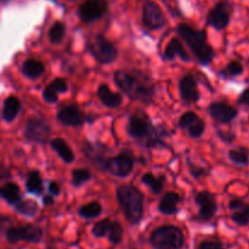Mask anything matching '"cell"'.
<instances>
[{
	"instance_id": "1",
	"label": "cell",
	"mask_w": 249,
	"mask_h": 249,
	"mask_svg": "<svg viewBox=\"0 0 249 249\" xmlns=\"http://www.w3.org/2000/svg\"><path fill=\"white\" fill-rule=\"evenodd\" d=\"M114 82L130 99L150 102L153 96V85L142 73H128L118 71L114 73Z\"/></svg>"
},
{
	"instance_id": "2",
	"label": "cell",
	"mask_w": 249,
	"mask_h": 249,
	"mask_svg": "<svg viewBox=\"0 0 249 249\" xmlns=\"http://www.w3.org/2000/svg\"><path fill=\"white\" fill-rule=\"evenodd\" d=\"M119 204L125 218L131 224H138L143 215V196L136 187L121 186L117 190Z\"/></svg>"
},
{
	"instance_id": "3",
	"label": "cell",
	"mask_w": 249,
	"mask_h": 249,
	"mask_svg": "<svg viewBox=\"0 0 249 249\" xmlns=\"http://www.w3.org/2000/svg\"><path fill=\"white\" fill-rule=\"evenodd\" d=\"M178 31L182 39L186 41L187 45L194 51L195 56L198 58L199 62L203 65H208L212 62L214 57V51L209 46L207 36L203 31H196L187 24H180Z\"/></svg>"
},
{
	"instance_id": "4",
	"label": "cell",
	"mask_w": 249,
	"mask_h": 249,
	"mask_svg": "<svg viewBox=\"0 0 249 249\" xmlns=\"http://www.w3.org/2000/svg\"><path fill=\"white\" fill-rule=\"evenodd\" d=\"M150 245L155 249H182L185 245L184 233L178 226H160L151 233Z\"/></svg>"
},
{
	"instance_id": "5",
	"label": "cell",
	"mask_w": 249,
	"mask_h": 249,
	"mask_svg": "<svg viewBox=\"0 0 249 249\" xmlns=\"http://www.w3.org/2000/svg\"><path fill=\"white\" fill-rule=\"evenodd\" d=\"M129 135L135 140L140 141L142 145L153 146L157 142V135L155 133L150 119L145 113L133 114L128 125Z\"/></svg>"
},
{
	"instance_id": "6",
	"label": "cell",
	"mask_w": 249,
	"mask_h": 249,
	"mask_svg": "<svg viewBox=\"0 0 249 249\" xmlns=\"http://www.w3.org/2000/svg\"><path fill=\"white\" fill-rule=\"evenodd\" d=\"M6 238L10 243H17L21 241L39 243L43 238V231L36 225L17 226V228H10L6 231Z\"/></svg>"
},
{
	"instance_id": "7",
	"label": "cell",
	"mask_w": 249,
	"mask_h": 249,
	"mask_svg": "<svg viewBox=\"0 0 249 249\" xmlns=\"http://www.w3.org/2000/svg\"><path fill=\"white\" fill-rule=\"evenodd\" d=\"M90 51L95 56L99 62L109 63L116 60L117 49L109 40H107L105 36H97L92 39L90 43Z\"/></svg>"
},
{
	"instance_id": "8",
	"label": "cell",
	"mask_w": 249,
	"mask_h": 249,
	"mask_svg": "<svg viewBox=\"0 0 249 249\" xmlns=\"http://www.w3.org/2000/svg\"><path fill=\"white\" fill-rule=\"evenodd\" d=\"M133 156L129 152H122L119 156L109 158V160L105 163V168H106L107 170H109L112 174L119 178L128 177L131 173V170H133Z\"/></svg>"
},
{
	"instance_id": "9",
	"label": "cell",
	"mask_w": 249,
	"mask_h": 249,
	"mask_svg": "<svg viewBox=\"0 0 249 249\" xmlns=\"http://www.w3.org/2000/svg\"><path fill=\"white\" fill-rule=\"evenodd\" d=\"M232 14V4L226 0L219 1L213 7L208 16V23L216 29H224L228 27Z\"/></svg>"
},
{
	"instance_id": "10",
	"label": "cell",
	"mask_w": 249,
	"mask_h": 249,
	"mask_svg": "<svg viewBox=\"0 0 249 249\" xmlns=\"http://www.w3.org/2000/svg\"><path fill=\"white\" fill-rule=\"evenodd\" d=\"M108 4L106 0H87L79 7V16L84 22H94L106 14Z\"/></svg>"
},
{
	"instance_id": "11",
	"label": "cell",
	"mask_w": 249,
	"mask_h": 249,
	"mask_svg": "<svg viewBox=\"0 0 249 249\" xmlns=\"http://www.w3.org/2000/svg\"><path fill=\"white\" fill-rule=\"evenodd\" d=\"M142 22L150 29H160V27L164 26V15L156 2L147 1L143 4Z\"/></svg>"
},
{
	"instance_id": "12",
	"label": "cell",
	"mask_w": 249,
	"mask_h": 249,
	"mask_svg": "<svg viewBox=\"0 0 249 249\" xmlns=\"http://www.w3.org/2000/svg\"><path fill=\"white\" fill-rule=\"evenodd\" d=\"M49 135H50V126L41 119L34 118L27 123L26 136L31 141L44 143L49 139Z\"/></svg>"
},
{
	"instance_id": "13",
	"label": "cell",
	"mask_w": 249,
	"mask_h": 249,
	"mask_svg": "<svg viewBox=\"0 0 249 249\" xmlns=\"http://www.w3.org/2000/svg\"><path fill=\"white\" fill-rule=\"evenodd\" d=\"M196 202L199 207L198 215L202 220H211L215 215L218 211V204L213 195L207 191L199 192L196 197Z\"/></svg>"
},
{
	"instance_id": "14",
	"label": "cell",
	"mask_w": 249,
	"mask_h": 249,
	"mask_svg": "<svg viewBox=\"0 0 249 249\" xmlns=\"http://www.w3.org/2000/svg\"><path fill=\"white\" fill-rule=\"evenodd\" d=\"M209 113L220 123H230L237 117V109L224 102H214L209 107Z\"/></svg>"
},
{
	"instance_id": "15",
	"label": "cell",
	"mask_w": 249,
	"mask_h": 249,
	"mask_svg": "<svg viewBox=\"0 0 249 249\" xmlns=\"http://www.w3.org/2000/svg\"><path fill=\"white\" fill-rule=\"evenodd\" d=\"M229 208L232 212L231 219L238 226H247L249 224V206L242 199H231Z\"/></svg>"
},
{
	"instance_id": "16",
	"label": "cell",
	"mask_w": 249,
	"mask_h": 249,
	"mask_svg": "<svg viewBox=\"0 0 249 249\" xmlns=\"http://www.w3.org/2000/svg\"><path fill=\"white\" fill-rule=\"evenodd\" d=\"M180 95L186 102H195L199 99L198 88L196 79L191 74H187L180 80Z\"/></svg>"
},
{
	"instance_id": "17",
	"label": "cell",
	"mask_w": 249,
	"mask_h": 249,
	"mask_svg": "<svg viewBox=\"0 0 249 249\" xmlns=\"http://www.w3.org/2000/svg\"><path fill=\"white\" fill-rule=\"evenodd\" d=\"M58 119L65 125L75 126L80 125L83 123L82 113H80L79 108L74 106V105H71V106H67L63 109H61L60 113H58Z\"/></svg>"
},
{
	"instance_id": "18",
	"label": "cell",
	"mask_w": 249,
	"mask_h": 249,
	"mask_svg": "<svg viewBox=\"0 0 249 249\" xmlns=\"http://www.w3.org/2000/svg\"><path fill=\"white\" fill-rule=\"evenodd\" d=\"M97 95H99V99L101 100L102 104L106 107H109V108H116V107L121 106L122 96L119 94H116V92H112L109 90V88L107 87L106 84H102L101 87L97 90Z\"/></svg>"
},
{
	"instance_id": "19",
	"label": "cell",
	"mask_w": 249,
	"mask_h": 249,
	"mask_svg": "<svg viewBox=\"0 0 249 249\" xmlns=\"http://www.w3.org/2000/svg\"><path fill=\"white\" fill-rule=\"evenodd\" d=\"M180 202V196L175 192H168L160 202V206H158V209H160V213L165 214V215H172V214H175L178 211V204Z\"/></svg>"
},
{
	"instance_id": "20",
	"label": "cell",
	"mask_w": 249,
	"mask_h": 249,
	"mask_svg": "<svg viewBox=\"0 0 249 249\" xmlns=\"http://www.w3.org/2000/svg\"><path fill=\"white\" fill-rule=\"evenodd\" d=\"M179 56L181 60L184 61H190V57H189V53L185 51L184 46H182V44L180 43L179 39L174 38L172 39V40L169 41V44H168V46L165 48V51H164V58L165 60H173V58L175 57V56Z\"/></svg>"
},
{
	"instance_id": "21",
	"label": "cell",
	"mask_w": 249,
	"mask_h": 249,
	"mask_svg": "<svg viewBox=\"0 0 249 249\" xmlns=\"http://www.w3.org/2000/svg\"><path fill=\"white\" fill-rule=\"evenodd\" d=\"M21 104L19 100L15 96H10L5 100L4 108H2V117L6 122H12L18 114Z\"/></svg>"
},
{
	"instance_id": "22",
	"label": "cell",
	"mask_w": 249,
	"mask_h": 249,
	"mask_svg": "<svg viewBox=\"0 0 249 249\" xmlns=\"http://www.w3.org/2000/svg\"><path fill=\"white\" fill-rule=\"evenodd\" d=\"M51 147L58 153V156H60L66 163H72L73 160H74V155H73L72 150H71V147L67 145V142H66L63 139H53V140L51 141Z\"/></svg>"
},
{
	"instance_id": "23",
	"label": "cell",
	"mask_w": 249,
	"mask_h": 249,
	"mask_svg": "<svg viewBox=\"0 0 249 249\" xmlns=\"http://www.w3.org/2000/svg\"><path fill=\"white\" fill-rule=\"evenodd\" d=\"M44 63L40 62V61H36V60H28L23 63V74L26 77L32 78V79H36V78L40 77L41 74L44 73Z\"/></svg>"
},
{
	"instance_id": "24",
	"label": "cell",
	"mask_w": 249,
	"mask_h": 249,
	"mask_svg": "<svg viewBox=\"0 0 249 249\" xmlns=\"http://www.w3.org/2000/svg\"><path fill=\"white\" fill-rule=\"evenodd\" d=\"M0 196L9 203L14 204L19 201V187L16 184H6L0 187Z\"/></svg>"
},
{
	"instance_id": "25",
	"label": "cell",
	"mask_w": 249,
	"mask_h": 249,
	"mask_svg": "<svg viewBox=\"0 0 249 249\" xmlns=\"http://www.w3.org/2000/svg\"><path fill=\"white\" fill-rule=\"evenodd\" d=\"M102 213L101 204L97 202H90V203L85 204L79 209V214L82 218L84 219H94L97 218L100 214Z\"/></svg>"
},
{
	"instance_id": "26",
	"label": "cell",
	"mask_w": 249,
	"mask_h": 249,
	"mask_svg": "<svg viewBox=\"0 0 249 249\" xmlns=\"http://www.w3.org/2000/svg\"><path fill=\"white\" fill-rule=\"evenodd\" d=\"M142 182L147 185L155 194H160L163 190V186H164V177L156 178L155 175L148 173V174H145L142 177Z\"/></svg>"
},
{
	"instance_id": "27",
	"label": "cell",
	"mask_w": 249,
	"mask_h": 249,
	"mask_svg": "<svg viewBox=\"0 0 249 249\" xmlns=\"http://www.w3.org/2000/svg\"><path fill=\"white\" fill-rule=\"evenodd\" d=\"M27 189L32 194H41L43 192V180L38 172H32L27 180Z\"/></svg>"
},
{
	"instance_id": "28",
	"label": "cell",
	"mask_w": 249,
	"mask_h": 249,
	"mask_svg": "<svg viewBox=\"0 0 249 249\" xmlns=\"http://www.w3.org/2000/svg\"><path fill=\"white\" fill-rule=\"evenodd\" d=\"M38 203L33 199H27V201H22V202H17L16 204V209L21 214H24V215L28 216H33L34 214L38 212Z\"/></svg>"
},
{
	"instance_id": "29",
	"label": "cell",
	"mask_w": 249,
	"mask_h": 249,
	"mask_svg": "<svg viewBox=\"0 0 249 249\" xmlns=\"http://www.w3.org/2000/svg\"><path fill=\"white\" fill-rule=\"evenodd\" d=\"M107 237H108L109 242L112 245H119L122 242V240H123V228H122L121 224L117 223V221H112L111 229H109V232L107 235Z\"/></svg>"
},
{
	"instance_id": "30",
	"label": "cell",
	"mask_w": 249,
	"mask_h": 249,
	"mask_svg": "<svg viewBox=\"0 0 249 249\" xmlns=\"http://www.w3.org/2000/svg\"><path fill=\"white\" fill-rule=\"evenodd\" d=\"M111 225L112 220H109V219H104L101 221H97L94 225V228H92V235L97 238L105 237V236L108 235Z\"/></svg>"
},
{
	"instance_id": "31",
	"label": "cell",
	"mask_w": 249,
	"mask_h": 249,
	"mask_svg": "<svg viewBox=\"0 0 249 249\" xmlns=\"http://www.w3.org/2000/svg\"><path fill=\"white\" fill-rule=\"evenodd\" d=\"M65 36V24L62 22H55L49 32V38L53 44L60 43Z\"/></svg>"
},
{
	"instance_id": "32",
	"label": "cell",
	"mask_w": 249,
	"mask_h": 249,
	"mask_svg": "<svg viewBox=\"0 0 249 249\" xmlns=\"http://www.w3.org/2000/svg\"><path fill=\"white\" fill-rule=\"evenodd\" d=\"M229 158L238 165H247L249 162V155L246 150H231L229 152Z\"/></svg>"
},
{
	"instance_id": "33",
	"label": "cell",
	"mask_w": 249,
	"mask_h": 249,
	"mask_svg": "<svg viewBox=\"0 0 249 249\" xmlns=\"http://www.w3.org/2000/svg\"><path fill=\"white\" fill-rule=\"evenodd\" d=\"M204 128H206V124L202 119L197 118L191 125L187 126V130H189V134L192 136V138H199L202 136V134L204 133Z\"/></svg>"
},
{
	"instance_id": "34",
	"label": "cell",
	"mask_w": 249,
	"mask_h": 249,
	"mask_svg": "<svg viewBox=\"0 0 249 249\" xmlns=\"http://www.w3.org/2000/svg\"><path fill=\"white\" fill-rule=\"evenodd\" d=\"M90 172L87 169H77L72 174V181L74 185H82L90 179Z\"/></svg>"
},
{
	"instance_id": "35",
	"label": "cell",
	"mask_w": 249,
	"mask_h": 249,
	"mask_svg": "<svg viewBox=\"0 0 249 249\" xmlns=\"http://www.w3.org/2000/svg\"><path fill=\"white\" fill-rule=\"evenodd\" d=\"M243 73V66L242 63L238 62V61H231L228 66H226L225 74H228L229 77H237V75L242 74Z\"/></svg>"
},
{
	"instance_id": "36",
	"label": "cell",
	"mask_w": 249,
	"mask_h": 249,
	"mask_svg": "<svg viewBox=\"0 0 249 249\" xmlns=\"http://www.w3.org/2000/svg\"><path fill=\"white\" fill-rule=\"evenodd\" d=\"M57 94H58V92L56 91V90L53 89V88L51 87L50 84H49L48 87L45 88V90H44L43 97H44V100H45L46 102H49V104H55V102L57 101V99H58Z\"/></svg>"
},
{
	"instance_id": "37",
	"label": "cell",
	"mask_w": 249,
	"mask_h": 249,
	"mask_svg": "<svg viewBox=\"0 0 249 249\" xmlns=\"http://www.w3.org/2000/svg\"><path fill=\"white\" fill-rule=\"evenodd\" d=\"M197 118H198V117H197L196 113H194V112H187V113L182 114L181 118H180V126H181V128H187V126L191 125Z\"/></svg>"
},
{
	"instance_id": "38",
	"label": "cell",
	"mask_w": 249,
	"mask_h": 249,
	"mask_svg": "<svg viewBox=\"0 0 249 249\" xmlns=\"http://www.w3.org/2000/svg\"><path fill=\"white\" fill-rule=\"evenodd\" d=\"M198 249H225L223 243L216 240H206L199 245Z\"/></svg>"
},
{
	"instance_id": "39",
	"label": "cell",
	"mask_w": 249,
	"mask_h": 249,
	"mask_svg": "<svg viewBox=\"0 0 249 249\" xmlns=\"http://www.w3.org/2000/svg\"><path fill=\"white\" fill-rule=\"evenodd\" d=\"M51 87L53 88V89L56 90L57 92H66L68 90V85H67V82H66L65 79H61V78H58V79H55L53 80V82L50 83Z\"/></svg>"
},
{
	"instance_id": "40",
	"label": "cell",
	"mask_w": 249,
	"mask_h": 249,
	"mask_svg": "<svg viewBox=\"0 0 249 249\" xmlns=\"http://www.w3.org/2000/svg\"><path fill=\"white\" fill-rule=\"evenodd\" d=\"M240 102L249 107V89H246L245 91L242 92V95L240 96Z\"/></svg>"
},
{
	"instance_id": "41",
	"label": "cell",
	"mask_w": 249,
	"mask_h": 249,
	"mask_svg": "<svg viewBox=\"0 0 249 249\" xmlns=\"http://www.w3.org/2000/svg\"><path fill=\"white\" fill-rule=\"evenodd\" d=\"M49 190H50L51 194L56 195V196H57V195L60 194V186H58V184L56 181H51L50 182V186H49Z\"/></svg>"
},
{
	"instance_id": "42",
	"label": "cell",
	"mask_w": 249,
	"mask_h": 249,
	"mask_svg": "<svg viewBox=\"0 0 249 249\" xmlns=\"http://www.w3.org/2000/svg\"><path fill=\"white\" fill-rule=\"evenodd\" d=\"M53 197H44V204H45V206H50V204H53Z\"/></svg>"
},
{
	"instance_id": "43",
	"label": "cell",
	"mask_w": 249,
	"mask_h": 249,
	"mask_svg": "<svg viewBox=\"0 0 249 249\" xmlns=\"http://www.w3.org/2000/svg\"><path fill=\"white\" fill-rule=\"evenodd\" d=\"M0 1H7V0H0Z\"/></svg>"
},
{
	"instance_id": "44",
	"label": "cell",
	"mask_w": 249,
	"mask_h": 249,
	"mask_svg": "<svg viewBox=\"0 0 249 249\" xmlns=\"http://www.w3.org/2000/svg\"><path fill=\"white\" fill-rule=\"evenodd\" d=\"M70 1H74V0H70Z\"/></svg>"
}]
</instances>
